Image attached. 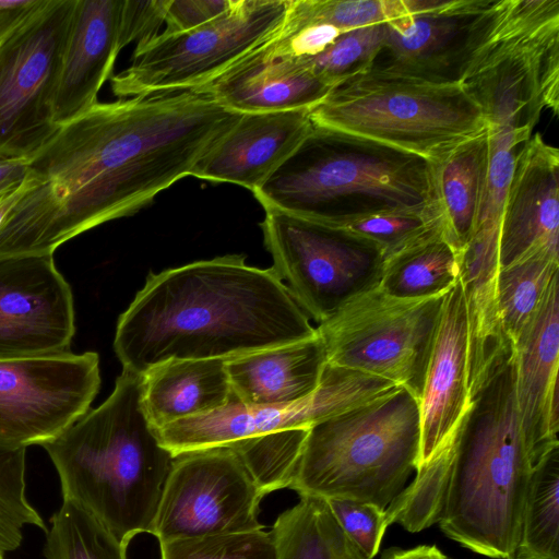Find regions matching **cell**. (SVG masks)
Wrapping results in <instances>:
<instances>
[{
	"label": "cell",
	"instance_id": "cell-1",
	"mask_svg": "<svg viewBox=\"0 0 559 559\" xmlns=\"http://www.w3.org/2000/svg\"><path fill=\"white\" fill-rule=\"evenodd\" d=\"M240 115L198 87L98 102L61 124L28 159L60 200L56 249L190 176Z\"/></svg>",
	"mask_w": 559,
	"mask_h": 559
},
{
	"label": "cell",
	"instance_id": "cell-2",
	"mask_svg": "<svg viewBox=\"0 0 559 559\" xmlns=\"http://www.w3.org/2000/svg\"><path fill=\"white\" fill-rule=\"evenodd\" d=\"M317 334L272 267L227 254L151 273L119 317L114 349L143 374L170 359H230Z\"/></svg>",
	"mask_w": 559,
	"mask_h": 559
},
{
	"label": "cell",
	"instance_id": "cell-3",
	"mask_svg": "<svg viewBox=\"0 0 559 559\" xmlns=\"http://www.w3.org/2000/svg\"><path fill=\"white\" fill-rule=\"evenodd\" d=\"M142 374L123 369L108 399L41 447L63 499L98 519L122 544L151 534L175 456L143 405Z\"/></svg>",
	"mask_w": 559,
	"mask_h": 559
},
{
	"label": "cell",
	"instance_id": "cell-4",
	"mask_svg": "<svg viewBox=\"0 0 559 559\" xmlns=\"http://www.w3.org/2000/svg\"><path fill=\"white\" fill-rule=\"evenodd\" d=\"M533 468L510 356L472 399L438 522L442 533L475 554L513 559Z\"/></svg>",
	"mask_w": 559,
	"mask_h": 559
},
{
	"label": "cell",
	"instance_id": "cell-5",
	"mask_svg": "<svg viewBox=\"0 0 559 559\" xmlns=\"http://www.w3.org/2000/svg\"><path fill=\"white\" fill-rule=\"evenodd\" d=\"M314 127L349 143L431 162L487 130L481 107L454 79L374 63L310 108Z\"/></svg>",
	"mask_w": 559,
	"mask_h": 559
},
{
	"label": "cell",
	"instance_id": "cell-6",
	"mask_svg": "<svg viewBox=\"0 0 559 559\" xmlns=\"http://www.w3.org/2000/svg\"><path fill=\"white\" fill-rule=\"evenodd\" d=\"M419 447L418 401L400 388L312 426L289 489L385 510L415 473Z\"/></svg>",
	"mask_w": 559,
	"mask_h": 559
},
{
	"label": "cell",
	"instance_id": "cell-7",
	"mask_svg": "<svg viewBox=\"0 0 559 559\" xmlns=\"http://www.w3.org/2000/svg\"><path fill=\"white\" fill-rule=\"evenodd\" d=\"M483 108L514 104L536 124L559 107V0H489L474 20L456 71Z\"/></svg>",
	"mask_w": 559,
	"mask_h": 559
},
{
	"label": "cell",
	"instance_id": "cell-8",
	"mask_svg": "<svg viewBox=\"0 0 559 559\" xmlns=\"http://www.w3.org/2000/svg\"><path fill=\"white\" fill-rule=\"evenodd\" d=\"M427 189L425 162L354 153L345 141L313 126L253 195L263 207L321 218L341 214L354 195L388 206L421 207Z\"/></svg>",
	"mask_w": 559,
	"mask_h": 559
},
{
	"label": "cell",
	"instance_id": "cell-9",
	"mask_svg": "<svg viewBox=\"0 0 559 559\" xmlns=\"http://www.w3.org/2000/svg\"><path fill=\"white\" fill-rule=\"evenodd\" d=\"M444 294L400 298L379 285L317 325L333 367L400 385L419 400Z\"/></svg>",
	"mask_w": 559,
	"mask_h": 559
},
{
	"label": "cell",
	"instance_id": "cell-10",
	"mask_svg": "<svg viewBox=\"0 0 559 559\" xmlns=\"http://www.w3.org/2000/svg\"><path fill=\"white\" fill-rule=\"evenodd\" d=\"M290 0H235L218 17L188 32L139 43L131 64L110 78L121 98L198 88L281 29Z\"/></svg>",
	"mask_w": 559,
	"mask_h": 559
},
{
	"label": "cell",
	"instance_id": "cell-11",
	"mask_svg": "<svg viewBox=\"0 0 559 559\" xmlns=\"http://www.w3.org/2000/svg\"><path fill=\"white\" fill-rule=\"evenodd\" d=\"M76 0H44L0 40V156L27 158L57 132L53 100Z\"/></svg>",
	"mask_w": 559,
	"mask_h": 559
},
{
	"label": "cell",
	"instance_id": "cell-12",
	"mask_svg": "<svg viewBox=\"0 0 559 559\" xmlns=\"http://www.w3.org/2000/svg\"><path fill=\"white\" fill-rule=\"evenodd\" d=\"M263 209L261 229L272 269L318 325L354 296L380 284L383 255L376 248L313 219Z\"/></svg>",
	"mask_w": 559,
	"mask_h": 559
},
{
	"label": "cell",
	"instance_id": "cell-13",
	"mask_svg": "<svg viewBox=\"0 0 559 559\" xmlns=\"http://www.w3.org/2000/svg\"><path fill=\"white\" fill-rule=\"evenodd\" d=\"M263 497L233 448L181 453L174 459L151 535L162 543L263 530Z\"/></svg>",
	"mask_w": 559,
	"mask_h": 559
},
{
	"label": "cell",
	"instance_id": "cell-14",
	"mask_svg": "<svg viewBox=\"0 0 559 559\" xmlns=\"http://www.w3.org/2000/svg\"><path fill=\"white\" fill-rule=\"evenodd\" d=\"M99 385L95 352L0 359V443L56 438L90 409Z\"/></svg>",
	"mask_w": 559,
	"mask_h": 559
},
{
	"label": "cell",
	"instance_id": "cell-15",
	"mask_svg": "<svg viewBox=\"0 0 559 559\" xmlns=\"http://www.w3.org/2000/svg\"><path fill=\"white\" fill-rule=\"evenodd\" d=\"M402 386L359 371L326 364L318 389L306 399L281 405L253 406L237 401L210 413L181 419L157 430L174 456L225 447L255 436L316 424L355 408Z\"/></svg>",
	"mask_w": 559,
	"mask_h": 559
},
{
	"label": "cell",
	"instance_id": "cell-16",
	"mask_svg": "<svg viewBox=\"0 0 559 559\" xmlns=\"http://www.w3.org/2000/svg\"><path fill=\"white\" fill-rule=\"evenodd\" d=\"M74 332L71 287L53 254L0 259V359L69 352Z\"/></svg>",
	"mask_w": 559,
	"mask_h": 559
},
{
	"label": "cell",
	"instance_id": "cell-17",
	"mask_svg": "<svg viewBox=\"0 0 559 559\" xmlns=\"http://www.w3.org/2000/svg\"><path fill=\"white\" fill-rule=\"evenodd\" d=\"M511 356L518 414L535 466L559 448V274L512 345Z\"/></svg>",
	"mask_w": 559,
	"mask_h": 559
},
{
	"label": "cell",
	"instance_id": "cell-18",
	"mask_svg": "<svg viewBox=\"0 0 559 559\" xmlns=\"http://www.w3.org/2000/svg\"><path fill=\"white\" fill-rule=\"evenodd\" d=\"M472 403L469 390V324L460 278L445 293L418 400L424 465L451 433Z\"/></svg>",
	"mask_w": 559,
	"mask_h": 559
},
{
	"label": "cell",
	"instance_id": "cell-19",
	"mask_svg": "<svg viewBox=\"0 0 559 559\" xmlns=\"http://www.w3.org/2000/svg\"><path fill=\"white\" fill-rule=\"evenodd\" d=\"M312 129L310 108L241 114L190 176L234 183L253 193Z\"/></svg>",
	"mask_w": 559,
	"mask_h": 559
},
{
	"label": "cell",
	"instance_id": "cell-20",
	"mask_svg": "<svg viewBox=\"0 0 559 559\" xmlns=\"http://www.w3.org/2000/svg\"><path fill=\"white\" fill-rule=\"evenodd\" d=\"M489 0H415L385 23L383 67L431 79H454L468 31Z\"/></svg>",
	"mask_w": 559,
	"mask_h": 559
},
{
	"label": "cell",
	"instance_id": "cell-21",
	"mask_svg": "<svg viewBox=\"0 0 559 559\" xmlns=\"http://www.w3.org/2000/svg\"><path fill=\"white\" fill-rule=\"evenodd\" d=\"M558 241L559 152L536 133L515 157L500 223L499 266Z\"/></svg>",
	"mask_w": 559,
	"mask_h": 559
},
{
	"label": "cell",
	"instance_id": "cell-22",
	"mask_svg": "<svg viewBox=\"0 0 559 559\" xmlns=\"http://www.w3.org/2000/svg\"><path fill=\"white\" fill-rule=\"evenodd\" d=\"M124 0H76L53 100V122L64 124L98 103L124 48Z\"/></svg>",
	"mask_w": 559,
	"mask_h": 559
},
{
	"label": "cell",
	"instance_id": "cell-23",
	"mask_svg": "<svg viewBox=\"0 0 559 559\" xmlns=\"http://www.w3.org/2000/svg\"><path fill=\"white\" fill-rule=\"evenodd\" d=\"M272 38L200 88L239 114L316 106L332 86L304 58L281 49Z\"/></svg>",
	"mask_w": 559,
	"mask_h": 559
},
{
	"label": "cell",
	"instance_id": "cell-24",
	"mask_svg": "<svg viewBox=\"0 0 559 559\" xmlns=\"http://www.w3.org/2000/svg\"><path fill=\"white\" fill-rule=\"evenodd\" d=\"M489 155L487 130L426 163L430 223L461 255L478 217Z\"/></svg>",
	"mask_w": 559,
	"mask_h": 559
},
{
	"label": "cell",
	"instance_id": "cell-25",
	"mask_svg": "<svg viewBox=\"0 0 559 559\" xmlns=\"http://www.w3.org/2000/svg\"><path fill=\"white\" fill-rule=\"evenodd\" d=\"M325 367V349L318 334L226 361L234 397L253 406L289 404L306 399L320 385Z\"/></svg>",
	"mask_w": 559,
	"mask_h": 559
},
{
	"label": "cell",
	"instance_id": "cell-26",
	"mask_svg": "<svg viewBox=\"0 0 559 559\" xmlns=\"http://www.w3.org/2000/svg\"><path fill=\"white\" fill-rule=\"evenodd\" d=\"M228 359H170L142 374L143 405L158 430L225 406L231 397Z\"/></svg>",
	"mask_w": 559,
	"mask_h": 559
},
{
	"label": "cell",
	"instance_id": "cell-27",
	"mask_svg": "<svg viewBox=\"0 0 559 559\" xmlns=\"http://www.w3.org/2000/svg\"><path fill=\"white\" fill-rule=\"evenodd\" d=\"M460 255L428 228L383 259L379 286L400 298L447 293L459 280Z\"/></svg>",
	"mask_w": 559,
	"mask_h": 559
},
{
	"label": "cell",
	"instance_id": "cell-28",
	"mask_svg": "<svg viewBox=\"0 0 559 559\" xmlns=\"http://www.w3.org/2000/svg\"><path fill=\"white\" fill-rule=\"evenodd\" d=\"M271 534L276 559H366L319 497L299 496L274 521Z\"/></svg>",
	"mask_w": 559,
	"mask_h": 559
},
{
	"label": "cell",
	"instance_id": "cell-29",
	"mask_svg": "<svg viewBox=\"0 0 559 559\" xmlns=\"http://www.w3.org/2000/svg\"><path fill=\"white\" fill-rule=\"evenodd\" d=\"M559 274L558 246H543L500 267L497 306L510 347L531 321L552 278Z\"/></svg>",
	"mask_w": 559,
	"mask_h": 559
},
{
	"label": "cell",
	"instance_id": "cell-30",
	"mask_svg": "<svg viewBox=\"0 0 559 559\" xmlns=\"http://www.w3.org/2000/svg\"><path fill=\"white\" fill-rule=\"evenodd\" d=\"M533 129L507 120L487 122L488 166L478 217L466 246L499 251L500 223L515 157Z\"/></svg>",
	"mask_w": 559,
	"mask_h": 559
},
{
	"label": "cell",
	"instance_id": "cell-31",
	"mask_svg": "<svg viewBox=\"0 0 559 559\" xmlns=\"http://www.w3.org/2000/svg\"><path fill=\"white\" fill-rule=\"evenodd\" d=\"M513 559H559V448L533 468Z\"/></svg>",
	"mask_w": 559,
	"mask_h": 559
},
{
	"label": "cell",
	"instance_id": "cell-32",
	"mask_svg": "<svg viewBox=\"0 0 559 559\" xmlns=\"http://www.w3.org/2000/svg\"><path fill=\"white\" fill-rule=\"evenodd\" d=\"M60 210V200L52 186L43 178L24 193L0 223V259L53 254Z\"/></svg>",
	"mask_w": 559,
	"mask_h": 559
},
{
	"label": "cell",
	"instance_id": "cell-33",
	"mask_svg": "<svg viewBox=\"0 0 559 559\" xmlns=\"http://www.w3.org/2000/svg\"><path fill=\"white\" fill-rule=\"evenodd\" d=\"M46 559H127L128 546L79 503L63 499L50 519Z\"/></svg>",
	"mask_w": 559,
	"mask_h": 559
},
{
	"label": "cell",
	"instance_id": "cell-34",
	"mask_svg": "<svg viewBox=\"0 0 559 559\" xmlns=\"http://www.w3.org/2000/svg\"><path fill=\"white\" fill-rule=\"evenodd\" d=\"M310 428L269 432L229 444L263 496L289 488Z\"/></svg>",
	"mask_w": 559,
	"mask_h": 559
},
{
	"label": "cell",
	"instance_id": "cell-35",
	"mask_svg": "<svg viewBox=\"0 0 559 559\" xmlns=\"http://www.w3.org/2000/svg\"><path fill=\"white\" fill-rule=\"evenodd\" d=\"M411 0H290L282 31L308 24L332 25L343 33L384 24L408 14Z\"/></svg>",
	"mask_w": 559,
	"mask_h": 559
},
{
	"label": "cell",
	"instance_id": "cell-36",
	"mask_svg": "<svg viewBox=\"0 0 559 559\" xmlns=\"http://www.w3.org/2000/svg\"><path fill=\"white\" fill-rule=\"evenodd\" d=\"M26 448L0 443V551H13L22 542L25 525L48 528L26 498Z\"/></svg>",
	"mask_w": 559,
	"mask_h": 559
},
{
	"label": "cell",
	"instance_id": "cell-37",
	"mask_svg": "<svg viewBox=\"0 0 559 559\" xmlns=\"http://www.w3.org/2000/svg\"><path fill=\"white\" fill-rule=\"evenodd\" d=\"M385 38V23L342 33L321 53L304 58L312 71L331 86L371 68Z\"/></svg>",
	"mask_w": 559,
	"mask_h": 559
},
{
	"label": "cell",
	"instance_id": "cell-38",
	"mask_svg": "<svg viewBox=\"0 0 559 559\" xmlns=\"http://www.w3.org/2000/svg\"><path fill=\"white\" fill-rule=\"evenodd\" d=\"M160 559H276L271 532L179 538L159 543Z\"/></svg>",
	"mask_w": 559,
	"mask_h": 559
},
{
	"label": "cell",
	"instance_id": "cell-39",
	"mask_svg": "<svg viewBox=\"0 0 559 559\" xmlns=\"http://www.w3.org/2000/svg\"><path fill=\"white\" fill-rule=\"evenodd\" d=\"M328 507L349 542L366 559H373L388 528L385 510L352 499H328Z\"/></svg>",
	"mask_w": 559,
	"mask_h": 559
},
{
	"label": "cell",
	"instance_id": "cell-40",
	"mask_svg": "<svg viewBox=\"0 0 559 559\" xmlns=\"http://www.w3.org/2000/svg\"><path fill=\"white\" fill-rule=\"evenodd\" d=\"M235 0H167L164 35L194 29L225 13Z\"/></svg>",
	"mask_w": 559,
	"mask_h": 559
},
{
	"label": "cell",
	"instance_id": "cell-41",
	"mask_svg": "<svg viewBox=\"0 0 559 559\" xmlns=\"http://www.w3.org/2000/svg\"><path fill=\"white\" fill-rule=\"evenodd\" d=\"M167 0H124L122 39L124 47L145 41L159 33L164 24Z\"/></svg>",
	"mask_w": 559,
	"mask_h": 559
},
{
	"label": "cell",
	"instance_id": "cell-42",
	"mask_svg": "<svg viewBox=\"0 0 559 559\" xmlns=\"http://www.w3.org/2000/svg\"><path fill=\"white\" fill-rule=\"evenodd\" d=\"M342 33L332 25L317 23L290 32L280 29L272 40L277 47L295 57L310 58L324 51Z\"/></svg>",
	"mask_w": 559,
	"mask_h": 559
},
{
	"label": "cell",
	"instance_id": "cell-43",
	"mask_svg": "<svg viewBox=\"0 0 559 559\" xmlns=\"http://www.w3.org/2000/svg\"><path fill=\"white\" fill-rule=\"evenodd\" d=\"M44 0H0V40L22 24Z\"/></svg>",
	"mask_w": 559,
	"mask_h": 559
},
{
	"label": "cell",
	"instance_id": "cell-44",
	"mask_svg": "<svg viewBox=\"0 0 559 559\" xmlns=\"http://www.w3.org/2000/svg\"><path fill=\"white\" fill-rule=\"evenodd\" d=\"M29 173L27 158L0 156V193L20 185Z\"/></svg>",
	"mask_w": 559,
	"mask_h": 559
},
{
	"label": "cell",
	"instance_id": "cell-45",
	"mask_svg": "<svg viewBox=\"0 0 559 559\" xmlns=\"http://www.w3.org/2000/svg\"><path fill=\"white\" fill-rule=\"evenodd\" d=\"M381 559H450L435 545H420L408 549L393 547Z\"/></svg>",
	"mask_w": 559,
	"mask_h": 559
},
{
	"label": "cell",
	"instance_id": "cell-46",
	"mask_svg": "<svg viewBox=\"0 0 559 559\" xmlns=\"http://www.w3.org/2000/svg\"><path fill=\"white\" fill-rule=\"evenodd\" d=\"M41 180L43 177L31 170L28 176L20 185L0 193V223L24 193Z\"/></svg>",
	"mask_w": 559,
	"mask_h": 559
},
{
	"label": "cell",
	"instance_id": "cell-47",
	"mask_svg": "<svg viewBox=\"0 0 559 559\" xmlns=\"http://www.w3.org/2000/svg\"><path fill=\"white\" fill-rule=\"evenodd\" d=\"M0 559H3V552L0 551Z\"/></svg>",
	"mask_w": 559,
	"mask_h": 559
}]
</instances>
